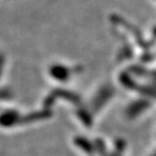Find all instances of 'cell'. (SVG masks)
I'll use <instances>...</instances> for the list:
<instances>
[{"instance_id":"obj_2","label":"cell","mask_w":156,"mask_h":156,"mask_svg":"<svg viewBox=\"0 0 156 156\" xmlns=\"http://www.w3.org/2000/svg\"><path fill=\"white\" fill-rule=\"evenodd\" d=\"M154 156H156V154H155V155H154Z\"/></svg>"},{"instance_id":"obj_1","label":"cell","mask_w":156,"mask_h":156,"mask_svg":"<svg viewBox=\"0 0 156 156\" xmlns=\"http://www.w3.org/2000/svg\"><path fill=\"white\" fill-rule=\"evenodd\" d=\"M4 65H5V57L0 53V78L3 75V70H4Z\"/></svg>"}]
</instances>
